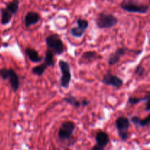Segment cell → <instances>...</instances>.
Segmentation results:
<instances>
[{"label": "cell", "instance_id": "obj_1", "mask_svg": "<svg viewBox=\"0 0 150 150\" xmlns=\"http://www.w3.org/2000/svg\"><path fill=\"white\" fill-rule=\"evenodd\" d=\"M118 23V18L111 13L101 12L98 13L95 19L96 26L99 29H111Z\"/></svg>", "mask_w": 150, "mask_h": 150}, {"label": "cell", "instance_id": "obj_2", "mask_svg": "<svg viewBox=\"0 0 150 150\" xmlns=\"http://www.w3.org/2000/svg\"><path fill=\"white\" fill-rule=\"evenodd\" d=\"M45 44L48 50L53 52L54 55L59 56L64 51V45L61 38L57 34H51L45 38Z\"/></svg>", "mask_w": 150, "mask_h": 150}, {"label": "cell", "instance_id": "obj_3", "mask_svg": "<svg viewBox=\"0 0 150 150\" xmlns=\"http://www.w3.org/2000/svg\"><path fill=\"white\" fill-rule=\"evenodd\" d=\"M120 7L128 13L146 14L149 10L148 4L140 3L136 1H123L120 3Z\"/></svg>", "mask_w": 150, "mask_h": 150}, {"label": "cell", "instance_id": "obj_4", "mask_svg": "<svg viewBox=\"0 0 150 150\" xmlns=\"http://www.w3.org/2000/svg\"><path fill=\"white\" fill-rule=\"evenodd\" d=\"M59 67L62 73V76L60 78V85L62 88L67 89L70 86L72 79L70 66L67 62L61 59L59 61Z\"/></svg>", "mask_w": 150, "mask_h": 150}, {"label": "cell", "instance_id": "obj_5", "mask_svg": "<svg viewBox=\"0 0 150 150\" xmlns=\"http://www.w3.org/2000/svg\"><path fill=\"white\" fill-rule=\"evenodd\" d=\"M76 128V125L72 121H65L61 125L58 132L59 138L61 141L69 140L73 136Z\"/></svg>", "mask_w": 150, "mask_h": 150}, {"label": "cell", "instance_id": "obj_6", "mask_svg": "<svg viewBox=\"0 0 150 150\" xmlns=\"http://www.w3.org/2000/svg\"><path fill=\"white\" fill-rule=\"evenodd\" d=\"M101 82L106 86H113L117 89H120L124 84L123 80L121 78L110 73H107L106 74L104 75Z\"/></svg>", "mask_w": 150, "mask_h": 150}, {"label": "cell", "instance_id": "obj_7", "mask_svg": "<svg viewBox=\"0 0 150 150\" xmlns=\"http://www.w3.org/2000/svg\"><path fill=\"white\" fill-rule=\"evenodd\" d=\"M102 57L99 55L97 51H85L82 56L81 57L79 63L80 64H89L93 62L96 61L98 59H101Z\"/></svg>", "mask_w": 150, "mask_h": 150}, {"label": "cell", "instance_id": "obj_8", "mask_svg": "<svg viewBox=\"0 0 150 150\" xmlns=\"http://www.w3.org/2000/svg\"><path fill=\"white\" fill-rule=\"evenodd\" d=\"M127 51H129V50L126 48H123V47L117 48L115 52L111 53L109 55V57H108V64L112 66L117 64L120 61V59H121V57L122 56L125 55Z\"/></svg>", "mask_w": 150, "mask_h": 150}, {"label": "cell", "instance_id": "obj_9", "mask_svg": "<svg viewBox=\"0 0 150 150\" xmlns=\"http://www.w3.org/2000/svg\"><path fill=\"white\" fill-rule=\"evenodd\" d=\"M40 20V16L38 13L34 11H29L26 14L24 18V22L26 27H30L35 25Z\"/></svg>", "mask_w": 150, "mask_h": 150}, {"label": "cell", "instance_id": "obj_10", "mask_svg": "<svg viewBox=\"0 0 150 150\" xmlns=\"http://www.w3.org/2000/svg\"><path fill=\"white\" fill-rule=\"evenodd\" d=\"M116 127L118 132L128 131V129L130 126V122L127 117H119L115 121Z\"/></svg>", "mask_w": 150, "mask_h": 150}, {"label": "cell", "instance_id": "obj_11", "mask_svg": "<svg viewBox=\"0 0 150 150\" xmlns=\"http://www.w3.org/2000/svg\"><path fill=\"white\" fill-rule=\"evenodd\" d=\"M10 84L11 86L13 92H17L20 86V81H19V77L16 72L13 69L10 68V73H9L8 79Z\"/></svg>", "mask_w": 150, "mask_h": 150}, {"label": "cell", "instance_id": "obj_12", "mask_svg": "<svg viewBox=\"0 0 150 150\" xmlns=\"http://www.w3.org/2000/svg\"><path fill=\"white\" fill-rule=\"evenodd\" d=\"M95 141H96V144L105 148V146L109 144L110 139L108 135L105 132L99 131L95 136Z\"/></svg>", "mask_w": 150, "mask_h": 150}, {"label": "cell", "instance_id": "obj_13", "mask_svg": "<svg viewBox=\"0 0 150 150\" xmlns=\"http://www.w3.org/2000/svg\"><path fill=\"white\" fill-rule=\"evenodd\" d=\"M25 54L28 57L29 59L34 63L40 62L44 59V57L39 55L36 50L32 48H26L25 49Z\"/></svg>", "mask_w": 150, "mask_h": 150}, {"label": "cell", "instance_id": "obj_14", "mask_svg": "<svg viewBox=\"0 0 150 150\" xmlns=\"http://www.w3.org/2000/svg\"><path fill=\"white\" fill-rule=\"evenodd\" d=\"M0 14H1V23L2 25H7L11 21L12 16L13 15L7 11L6 8H1L0 10Z\"/></svg>", "mask_w": 150, "mask_h": 150}, {"label": "cell", "instance_id": "obj_15", "mask_svg": "<svg viewBox=\"0 0 150 150\" xmlns=\"http://www.w3.org/2000/svg\"><path fill=\"white\" fill-rule=\"evenodd\" d=\"M19 4H20L19 0H14V1L7 3L5 8L12 15H16L19 10Z\"/></svg>", "mask_w": 150, "mask_h": 150}, {"label": "cell", "instance_id": "obj_16", "mask_svg": "<svg viewBox=\"0 0 150 150\" xmlns=\"http://www.w3.org/2000/svg\"><path fill=\"white\" fill-rule=\"evenodd\" d=\"M62 100L64 101V102H65L66 103L73 105V106L75 107L76 108H79L81 106V104L80 101L76 99V98L73 96L71 94H69L67 96L64 97L62 99Z\"/></svg>", "mask_w": 150, "mask_h": 150}, {"label": "cell", "instance_id": "obj_17", "mask_svg": "<svg viewBox=\"0 0 150 150\" xmlns=\"http://www.w3.org/2000/svg\"><path fill=\"white\" fill-rule=\"evenodd\" d=\"M55 55L53 52H51L50 50H47L45 53V58L43 59L45 60V64H46L47 67H54L55 66V59H54Z\"/></svg>", "mask_w": 150, "mask_h": 150}, {"label": "cell", "instance_id": "obj_18", "mask_svg": "<svg viewBox=\"0 0 150 150\" xmlns=\"http://www.w3.org/2000/svg\"><path fill=\"white\" fill-rule=\"evenodd\" d=\"M47 65L45 63H42V64H39V65H37L35 67H32V73L34 75L38 76H41L43 75V73H45V71L47 69Z\"/></svg>", "mask_w": 150, "mask_h": 150}, {"label": "cell", "instance_id": "obj_19", "mask_svg": "<svg viewBox=\"0 0 150 150\" xmlns=\"http://www.w3.org/2000/svg\"><path fill=\"white\" fill-rule=\"evenodd\" d=\"M147 100H150V94L148 93L146 96L143 98H137V97H130L127 100V103L131 104V105H136L143 101H146Z\"/></svg>", "mask_w": 150, "mask_h": 150}, {"label": "cell", "instance_id": "obj_20", "mask_svg": "<svg viewBox=\"0 0 150 150\" xmlns=\"http://www.w3.org/2000/svg\"><path fill=\"white\" fill-rule=\"evenodd\" d=\"M85 31L82 30L81 28L79 27H73L71 29H70V34H71L72 36L75 37V38H80L83 37V35H84Z\"/></svg>", "mask_w": 150, "mask_h": 150}, {"label": "cell", "instance_id": "obj_21", "mask_svg": "<svg viewBox=\"0 0 150 150\" xmlns=\"http://www.w3.org/2000/svg\"><path fill=\"white\" fill-rule=\"evenodd\" d=\"M77 25L78 27L81 28L82 30L86 32L87 28L89 27V22H88V21L86 20V19H83L79 18L77 20Z\"/></svg>", "mask_w": 150, "mask_h": 150}, {"label": "cell", "instance_id": "obj_22", "mask_svg": "<svg viewBox=\"0 0 150 150\" xmlns=\"http://www.w3.org/2000/svg\"><path fill=\"white\" fill-rule=\"evenodd\" d=\"M145 72H146V70H145L144 67L142 64H139L135 69L134 73L137 75L138 76H143L145 74Z\"/></svg>", "mask_w": 150, "mask_h": 150}, {"label": "cell", "instance_id": "obj_23", "mask_svg": "<svg viewBox=\"0 0 150 150\" xmlns=\"http://www.w3.org/2000/svg\"><path fill=\"white\" fill-rule=\"evenodd\" d=\"M9 73H10V68H4L0 69V76L3 80H7L9 76Z\"/></svg>", "mask_w": 150, "mask_h": 150}, {"label": "cell", "instance_id": "obj_24", "mask_svg": "<svg viewBox=\"0 0 150 150\" xmlns=\"http://www.w3.org/2000/svg\"><path fill=\"white\" fill-rule=\"evenodd\" d=\"M119 136H120V139L123 142L128 140L130 138V134L128 131H123V132H118Z\"/></svg>", "mask_w": 150, "mask_h": 150}, {"label": "cell", "instance_id": "obj_25", "mask_svg": "<svg viewBox=\"0 0 150 150\" xmlns=\"http://www.w3.org/2000/svg\"><path fill=\"white\" fill-rule=\"evenodd\" d=\"M150 123V115H148L146 118L142 119L140 121V124H139V126L140 127H146V126H148Z\"/></svg>", "mask_w": 150, "mask_h": 150}, {"label": "cell", "instance_id": "obj_26", "mask_svg": "<svg viewBox=\"0 0 150 150\" xmlns=\"http://www.w3.org/2000/svg\"><path fill=\"white\" fill-rule=\"evenodd\" d=\"M141 120H142V119L139 117H138V116H133V117H132L131 118H130V122H131L133 123V124H134L135 125L139 126Z\"/></svg>", "mask_w": 150, "mask_h": 150}, {"label": "cell", "instance_id": "obj_27", "mask_svg": "<svg viewBox=\"0 0 150 150\" xmlns=\"http://www.w3.org/2000/svg\"><path fill=\"white\" fill-rule=\"evenodd\" d=\"M91 150H105V147L99 146V145H98V144H95L94 145L93 147L91 149Z\"/></svg>", "mask_w": 150, "mask_h": 150}, {"label": "cell", "instance_id": "obj_28", "mask_svg": "<svg viewBox=\"0 0 150 150\" xmlns=\"http://www.w3.org/2000/svg\"><path fill=\"white\" fill-rule=\"evenodd\" d=\"M81 104L82 107H86L90 104V101L87 100H83L82 101H81Z\"/></svg>", "mask_w": 150, "mask_h": 150}, {"label": "cell", "instance_id": "obj_29", "mask_svg": "<svg viewBox=\"0 0 150 150\" xmlns=\"http://www.w3.org/2000/svg\"><path fill=\"white\" fill-rule=\"evenodd\" d=\"M149 100H147L146 103V107H145V110L146 111H150V106H149Z\"/></svg>", "mask_w": 150, "mask_h": 150}, {"label": "cell", "instance_id": "obj_30", "mask_svg": "<svg viewBox=\"0 0 150 150\" xmlns=\"http://www.w3.org/2000/svg\"><path fill=\"white\" fill-rule=\"evenodd\" d=\"M3 45H4V48H7V47L8 46V43H4L3 44Z\"/></svg>", "mask_w": 150, "mask_h": 150}]
</instances>
